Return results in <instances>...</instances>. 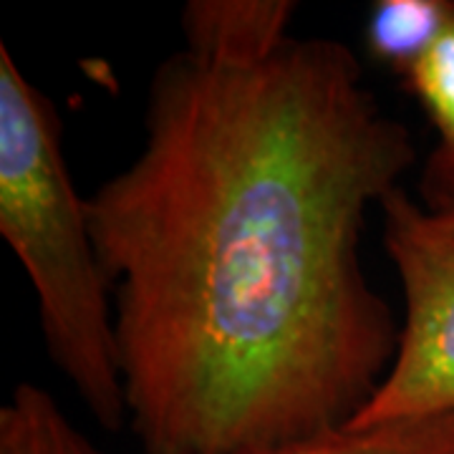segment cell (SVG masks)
Instances as JSON below:
<instances>
[{
  "label": "cell",
  "mask_w": 454,
  "mask_h": 454,
  "mask_svg": "<svg viewBox=\"0 0 454 454\" xmlns=\"http://www.w3.org/2000/svg\"><path fill=\"white\" fill-rule=\"evenodd\" d=\"M414 160L339 41L160 64L137 157L89 197L146 454H247L354 422L402 325L364 268L366 215Z\"/></svg>",
  "instance_id": "obj_1"
},
{
  "label": "cell",
  "mask_w": 454,
  "mask_h": 454,
  "mask_svg": "<svg viewBox=\"0 0 454 454\" xmlns=\"http://www.w3.org/2000/svg\"><path fill=\"white\" fill-rule=\"evenodd\" d=\"M61 116L0 43V235L31 278L49 358L101 427L127 422L112 283L61 146Z\"/></svg>",
  "instance_id": "obj_2"
},
{
  "label": "cell",
  "mask_w": 454,
  "mask_h": 454,
  "mask_svg": "<svg viewBox=\"0 0 454 454\" xmlns=\"http://www.w3.org/2000/svg\"><path fill=\"white\" fill-rule=\"evenodd\" d=\"M379 210L404 318L389 373L351 427L454 417V238L402 187Z\"/></svg>",
  "instance_id": "obj_3"
},
{
  "label": "cell",
  "mask_w": 454,
  "mask_h": 454,
  "mask_svg": "<svg viewBox=\"0 0 454 454\" xmlns=\"http://www.w3.org/2000/svg\"><path fill=\"white\" fill-rule=\"evenodd\" d=\"M404 79L437 131V145L422 167L419 195L424 210L442 215L454 210V26Z\"/></svg>",
  "instance_id": "obj_4"
},
{
  "label": "cell",
  "mask_w": 454,
  "mask_h": 454,
  "mask_svg": "<svg viewBox=\"0 0 454 454\" xmlns=\"http://www.w3.org/2000/svg\"><path fill=\"white\" fill-rule=\"evenodd\" d=\"M247 454H454V417L340 427Z\"/></svg>",
  "instance_id": "obj_5"
},
{
  "label": "cell",
  "mask_w": 454,
  "mask_h": 454,
  "mask_svg": "<svg viewBox=\"0 0 454 454\" xmlns=\"http://www.w3.org/2000/svg\"><path fill=\"white\" fill-rule=\"evenodd\" d=\"M452 26L450 0H379L366 20V49L379 64L406 76Z\"/></svg>",
  "instance_id": "obj_6"
},
{
  "label": "cell",
  "mask_w": 454,
  "mask_h": 454,
  "mask_svg": "<svg viewBox=\"0 0 454 454\" xmlns=\"http://www.w3.org/2000/svg\"><path fill=\"white\" fill-rule=\"evenodd\" d=\"M0 454H101L49 391L18 384L0 409Z\"/></svg>",
  "instance_id": "obj_7"
},
{
  "label": "cell",
  "mask_w": 454,
  "mask_h": 454,
  "mask_svg": "<svg viewBox=\"0 0 454 454\" xmlns=\"http://www.w3.org/2000/svg\"><path fill=\"white\" fill-rule=\"evenodd\" d=\"M429 215H432V212H429ZM432 217H434L439 225L444 227V230H447V232L454 238V210L442 212V215H432Z\"/></svg>",
  "instance_id": "obj_8"
}]
</instances>
